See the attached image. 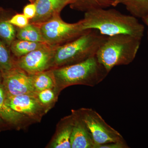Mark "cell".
I'll return each instance as SVG.
<instances>
[{"label": "cell", "instance_id": "484cf974", "mask_svg": "<svg viewBox=\"0 0 148 148\" xmlns=\"http://www.w3.org/2000/svg\"><path fill=\"white\" fill-rule=\"evenodd\" d=\"M120 0H112V2L113 6H116L118 5H119V2Z\"/></svg>", "mask_w": 148, "mask_h": 148}, {"label": "cell", "instance_id": "ba28073f", "mask_svg": "<svg viewBox=\"0 0 148 148\" xmlns=\"http://www.w3.org/2000/svg\"><path fill=\"white\" fill-rule=\"evenodd\" d=\"M2 84L7 95H37L30 75L21 69L15 67L2 74Z\"/></svg>", "mask_w": 148, "mask_h": 148}, {"label": "cell", "instance_id": "83f0119b", "mask_svg": "<svg viewBox=\"0 0 148 148\" xmlns=\"http://www.w3.org/2000/svg\"><path fill=\"white\" fill-rule=\"evenodd\" d=\"M32 3H34L37 0H29Z\"/></svg>", "mask_w": 148, "mask_h": 148}, {"label": "cell", "instance_id": "2e32d148", "mask_svg": "<svg viewBox=\"0 0 148 148\" xmlns=\"http://www.w3.org/2000/svg\"><path fill=\"white\" fill-rule=\"evenodd\" d=\"M132 16L143 18L148 16V0H120Z\"/></svg>", "mask_w": 148, "mask_h": 148}, {"label": "cell", "instance_id": "d6986e66", "mask_svg": "<svg viewBox=\"0 0 148 148\" xmlns=\"http://www.w3.org/2000/svg\"><path fill=\"white\" fill-rule=\"evenodd\" d=\"M16 33L14 26L8 20H0V39L5 44L10 47L11 45L15 40Z\"/></svg>", "mask_w": 148, "mask_h": 148}, {"label": "cell", "instance_id": "8992f818", "mask_svg": "<svg viewBox=\"0 0 148 148\" xmlns=\"http://www.w3.org/2000/svg\"><path fill=\"white\" fill-rule=\"evenodd\" d=\"M77 112L92 135L95 148L107 143L125 140L122 135L108 124L96 111L83 108Z\"/></svg>", "mask_w": 148, "mask_h": 148}, {"label": "cell", "instance_id": "8fae6325", "mask_svg": "<svg viewBox=\"0 0 148 148\" xmlns=\"http://www.w3.org/2000/svg\"><path fill=\"white\" fill-rule=\"evenodd\" d=\"M73 126L71 135V148H95L92 135L77 111H73Z\"/></svg>", "mask_w": 148, "mask_h": 148}, {"label": "cell", "instance_id": "f1b7e54d", "mask_svg": "<svg viewBox=\"0 0 148 148\" xmlns=\"http://www.w3.org/2000/svg\"></svg>", "mask_w": 148, "mask_h": 148}, {"label": "cell", "instance_id": "277c9868", "mask_svg": "<svg viewBox=\"0 0 148 148\" xmlns=\"http://www.w3.org/2000/svg\"><path fill=\"white\" fill-rule=\"evenodd\" d=\"M52 71L57 85L61 89L77 84L93 87L102 82L109 73L96 56Z\"/></svg>", "mask_w": 148, "mask_h": 148}, {"label": "cell", "instance_id": "e0dca14e", "mask_svg": "<svg viewBox=\"0 0 148 148\" xmlns=\"http://www.w3.org/2000/svg\"><path fill=\"white\" fill-rule=\"evenodd\" d=\"M16 37L17 39L46 43L38 26L31 23L24 28H18Z\"/></svg>", "mask_w": 148, "mask_h": 148}, {"label": "cell", "instance_id": "7a4b0ae2", "mask_svg": "<svg viewBox=\"0 0 148 148\" xmlns=\"http://www.w3.org/2000/svg\"><path fill=\"white\" fill-rule=\"evenodd\" d=\"M107 38L97 30H87L75 40L56 47L52 67L72 65L95 56Z\"/></svg>", "mask_w": 148, "mask_h": 148}, {"label": "cell", "instance_id": "cb8c5ba5", "mask_svg": "<svg viewBox=\"0 0 148 148\" xmlns=\"http://www.w3.org/2000/svg\"><path fill=\"white\" fill-rule=\"evenodd\" d=\"M129 146L125 140L112 142L98 146L97 148H128Z\"/></svg>", "mask_w": 148, "mask_h": 148}, {"label": "cell", "instance_id": "52a82bcc", "mask_svg": "<svg viewBox=\"0 0 148 148\" xmlns=\"http://www.w3.org/2000/svg\"><path fill=\"white\" fill-rule=\"evenodd\" d=\"M57 46L47 45L18 58L15 61L16 67L33 75L47 71L52 67L53 58Z\"/></svg>", "mask_w": 148, "mask_h": 148}, {"label": "cell", "instance_id": "ac0fdd59", "mask_svg": "<svg viewBox=\"0 0 148 148\" xmlns=\"http://www.w3.org/2000/svg\"><path fill=\"white\" fill-rule=\"evenodd\" d=\"M7 46L0 39V71L2 75L16 67L15 61L12 57Z\"/></svg>", "mask_w": 148, "mask_h": 148}, {"label": "cell", "instance_id": "3957f363", "mask_svg": "<svg viewBox=\"0 0 148 148\" xmlns=\"http://www.w3.org/2000/svg\"><path fill=\"white\" fill-rule=\"evenodd\" d=\"M142 39L125 34L107 36L95 56L110 73L115 66L129 65L134 61Z\"/></svg>", "mask_w": 148, "mask_h": 148}, {"label": "cell", "instance_id": "9a60e30c", "mask_svg": "<svg viewBox=\"0 0 148 148\" xmlns=\"http://www.w3.org/2000/svg\"><path fill=\"white\" fill-rule=\"evenodd\" d=\"M47 45L49 44L46 43L33 42L17 39L14 41L10 47L14 55L18 58Z\"/></svg>", "mask_w": 148, "mask_h": 148}, {"label": "cell", "instance_id": "6da1fadb", "mask_svg": "<svg viewBox=\"0 0 148 148\" xmlns=\"http://www.w3.org/2000/svg\"><path fill=\"white\" fill-rule=\"evenodd\" d=\"M82 20L84 30L94 29L107 36L125 34L142 39L144 36L145 27L137 18L115 9H91Z\"/></svg>", "mask_w": 148, "mask_h": 148}, {"label": "cell", "instance_id": "7402d4cb", "mask_svg": "<svg viewBox=\"0 0 148 148\" xmlns=\"http://www.w3.org/2000/svg\"><path fill=\"white\" fill-rule=\"evenodd\" d=\"M8 21L14 27L18 28H24L30 23L29 19L22 14H17L14 15Z\"/></svg>", "mask_w": 148, "mask_h": 148}, {"label": "cell", "instance_id": "5bb4252c", "mask_svg": "<svg viewBox=\"0 0 148 148\" xmlns=\"http://www.w3.org/2000/svg\"><path fill=\"white\" fill-rule=\"evenodd\" d=\"M73 115L67 118L60 132H58L52 144V147L54 148H71V135L73 126Z\"/></svg>", "mask_w": 148, "mask_h": 148}, {"label": "cell", "instance_id": "603a6c76", "mask_svg": "<svg viewBox=\"0 0 148 148\" xmlns=\"http://www.w3.org/2000/svg\"><path fill=\"white\" fill-rule=\"evenodd\" d=\"M36 14V7L34 3L29 4L24 7L23 9V14L29 20L33 19Z\"/></svg>", "mask_w": 148, "mask_h": 148}, {"label": "cell", "instance_id": "7c38bea8", "mask_svg": "<svg viewBox=\"0 0 148 148\" xmlns=\"http://www.w3.org/2000/svg\"><path fill=\"white\" fill-rule=\"evenodd\" d=\"M36 92L47 89H53L57 86L53 71H45L29 75Z\"/></svg>", "mask_w": 148, "mask_h": 148}, {"label": "cell", "instance_id": "4fadbf2b", "mask_svg": "<svg viewBox=\"0 0 148 148\" xmlns=\"http://www.w3.org/2000/svg\"><path fill=\"white\" fill-rule=\"evenodd\" d=\"M23 116L8 105L5 90L3 84H0V117L9 123L16 124L21 120Z\"/></svg>", "mask_w": 148, "mask_h": 148}, {"label": "cell", "instance_id": "30bf717a", "mask_svg": "<svg viewBox=\"0 0 148 148\" xmlns=\"http://www.w3.org/2000/svg\"><path fill=\"white\" fill-rule=\"evenodd\" d=\"M78 0H37L34 3L36 7V14L30 23L39 25L60 16L63 8L70 4L74 5Z\"/></svg>", "mask_w": 148, "mask_h": 148}, {"label": "cell", "instance_id": "d4e9b609", "mask_svg": "<svg viewBox=\"0 0 148 148\" xmlns=\"http://www.w3.org/2000/svg\"><path fill=\"white\" fill-rule=\"evenodd\" d=\"M142 20L143 21V22L145 23V24L147 25V27H148V31H147V38L148 40V16L147 17H145L142 18Z\"/></svg>", "mask_w": 148, "mask_h": 148}, {"label": "cell", "instance_id": "4316f807", "mask_svg": "<svg viewBox=\"0 0 148 148\" xmlns=\"http://www.w3.org/2000/svg\"><path fill=\"white\" fill-rule=\"evenodd\" d=\"M3 77L0 71V84H2Z\"/></svg>", "mask_w": 148, "mask_h": 148}, {"label": "cell", "instance_id": "44dd1931", "mask_svg": "<svg viewBox=\"0 0 148 148\" xmlns=\"http://www.w3.org/2000/svg\"><path fill=\"white\" fill-rule=\"evenodd\" d=\"M37 97L40 103L45 108L52 104L56 99L53 89H47L37 92Z\"/></svg>", "mask_w": 148, "mask_h": 148}, {"label": "cell", "instance_id": "5b68a950", "mask_svg": "<svg viewBox=\"0 0 148 148\" xmlns=\"http://www.w3.org/2000/svg\"><path fill=\"white\" fill-rule=\"evenodd\" d=\"M36 25L39 27L46 43L53 46L71 41L88 30L84 29L82 20L71 24L63 21L60 16Z\"/></svg>", "mask_w": 148, "mask_h": 148}, {"label": "cell", "instance_id": "9c48e42d", "mask_svg": "<svg viewBox=\"0 0 148 148\" xmlns=\"http://www.w3.org/2000/svg\"><path fill=\"white\" fill-rule=\"evenodd\" d=\"M6 101L8 105L14 111L22 115L32 118L39 116L42 114L45 108L40 103L37 95L6 94Z\"/></svg>", "mask_w": 148, "mask_h": 148}, {"label": "cell", "instance_id": "ffe728a7", "mask_svg": "<svg viewBox=\"0 0 148 148\" xmlns=\"http://www.w3.org/2000/svg\"><path fill=\"white\" fill-rule=\"evenodd\" d=\"M85 11L94 8H105L112 5V0H79L74 5Z\"/></svg>", "mask_w": 148, "mask_h": 148}]
</instances>
